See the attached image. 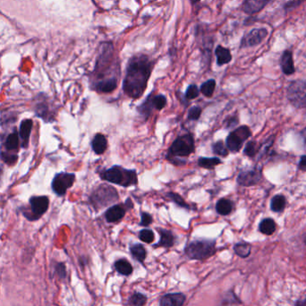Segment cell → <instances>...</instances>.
<instances>
[{
    "label": "cell",
    "instance_id": "obj_1",
    "mask_svg": "<svg viewBox=\"0 0 306 306\" xmlns=\"http://www.w3.org/2000/svg\"><path fill=\"white\" fill-rule=\"evenodd\" d=\"M153 66V61L145 54H138L129 59L123 83V91L128 97L139 99L143 95Z\"/></svg>",
    "mask_w": 306,
    "mask_h": 306
},
{
    "label": "cell",
    "instance_id": "obj_2",
    "mask_svg": "<svg viewBox=\"0 0 306 306\" xmlns=\"http://www.w3.org/2000/svg\"><path fill=\"white\" fill-rule=\"evenodd\" d=\"M112 71L119 72V65L115 56V48L111 42H103L99 48L95 68L93 70V77L96 81L95 83L104 80L117 78L110 76V73Z\"/></svg>",
    "mask_w": 306,
    "mask_h": 306
},
{
    "label": "cell",
    "instance_id": "obj_3",
    "mask_svg": "<svg viewBox=\"0 0 306 306\" xmlns=\"http://www.w3.org/2000/svg\"><path fill=\"white\" fill-rule=\"evenodd\" d=\"M100 178L107 182L123 187L136 186L138 183L137 172L134 169H127L120 166H113L100 173Z\"/></svg>",
    "mask_w": 306,
    "mask_h": 306
},
{
    "label": "cell",
    "instance_id": "obj_4",
    "mask_svg": "<svg viewBox=\"0 0 306 306\" xmlns=\"http://www.w3.org/2000/svg\"><path fill=\"white\" fill-rule=\"evenodd\" d=\"M21 148V141L16 129L7 134L0 145V159L7 165H14L18 158V152Z\"/></svg>",
    "mask_w": 306,
    "mask_h": 306
},
{
    "label": "cell",
    "instance_id": "obj_5",
    "mask_svg": "<svg viewBox=\"0 0 306 306\" xmlns=\"http://www.w3.org/2000/svg\"><path fill=\"white\" fill-rule=\"evenodd\" d=\"M194 139L191 134H184L176 138L169 148L167 158L176 165L177 158L188 157L194 152Z\"/></svg>",
    "mask_w": 306,
    "mask_h": 306
},
{
    "label": "cell",
    "instance_id": "obj_6",
    "mask_svg": "<svg viewBox=\"0 0 306 306\" xmlns=\"http://www.w3.org/2000/svg\"><path fill=\"white\" fill-rule=\"evenodd\" d=\"M117 200L118 193L117 190L105 184L100 185L89 196V202L96 210L109 206L111 203H116Z\"/></svg>",
    "mask_w": 306,
    "mask_h": 306
},
{
    "label": "cell",
    "instance_id": "obj_7",
    "mask_svg": "<svg viewBox=\"0 0 306 306\" xmlns=\"http://www.w3.org/2000/svg\"><path fill=\"white\" fill-rule=\"evenodd\" d=\"M185 253L192 260H205L216 253L215 241L195 240L187 244Z\"/></svg>",
    "mask_w": 306,
    "mask_h": 306
},
{
    "label": "cell",
    "instance_id": "obj_8",
    "mask_svg": "<svg viewBox=\"0 0 306 306\" xmlns=\"http://www.w3.org/2000/svg\"><path fill=\"white\" fill-rule=\"evenodd\" d=\"M49 207V199L46 195L31 196L29 199V207L21 208V212L30 221L38 220L44 215Z\"/></svg>",
    "mask_w": 306,
    "mask_h": 306
},
{
    "label": "cell",
    "instance_id": "obj_9",
    "mask_svg": "<svg viewBox=\"0 0 306 306\" xmlns=\"http://www.w3.org/2000/svg\"><path fill=\"white\" fill-rule=\"evenodd\" d=\"M289 101L297 109H303L306 105V83L296 80L289 84L286 89Z\"/></svg>",
    "mask_w": 306,
    "mask_h": 306
},
{
    "label": "cell",
    "instance_id": "obj_10",
    "mask_svg": "<svg viewBox=\"0 0 306 306\" xmlns=\"http://www.w3.org/2000/svg\"><path fill=\"white\" fill-rule=\"evenodd\" d=\"M251 130L246 125H243L231 132L226 140L227 150L235 153L239 152L244 141L251 136Z\"/></svg>",
    "mask_w": 306,
    "mask_h": 306
},
{
    "label": "cell",
    "instance_id": "obj_11",
    "mask_svg": "<svg viewBox=\"0 0 306 306\" xmlns=\"http://www.w3.org/2000/svg\"><path fill=\"white\" fill-rule=\"evenodd\" d=\"M75 181H76V175L74 173H58L56 174L54 178L52 180V190L57 195L64 196L67 192V190L74 186Z\"/></svg>",
    "mask_w": 306,
    "mask_h": 306
},
{
    "label": "cell",
    "instance_id": "obj_12",
    "mask_svg": "<svg viewBox=\"0 0 306 306\" xmlns=\"http://www.w3.org/2000/svg\"><path fill=\"white\" fill-rule=\"evenodd\" d=\"M268 35V29L255 28L244 35L241 40L240 48H246L261 44Z\"/></svg>",
    "mask_w": 306,
    "mask_h": 306
},
{
    "label": "cell",
    "instance_id": "obj_13",
    "mask_svg": "<svg viewBox=\"0 0 306 306\" xmlns=\"http://www.w3.org/2000/svg\"><path fill=\"white\" fill-rule=\"evenodd\" d=\"M261 177H262L261 172L257 169H254V170H247V171L241 172L238 175L237 181H238V185L249 187V186H255L256 184H258L259 181L261 180Z\"/></svg>",
    "mask_w": 306,
    "mask_h": 306
},
{
    "label": "cell",
    "instance_id": "obj_14",
    "mask_svg": "<svg viewBox=\"0 0 306 306\" xmlns=\"http://www.w3.org/2000/svg\"><path fill=\"white\" fill-rule=\"evenodd\" d=\"M274 1L275 0H244L242 9L245 14L253 15V14H258L268 5Z\"/></svg>",
    "mask_w": 306,
    "mask_h": 306
},
{
    "label": "cell",
    "instance_id": "obj_15",
    "mask_svg": "<svg viewBox=\"0 0 306 306\" xmlns=\"http://www.w3.org/2000/svg\"><path fill=\"white\" fill-rule=\"evenodd\" d=\"M32 127H33V122L31 119H24L22 121L18 130V134L21 141V148H28Z\"/></svg>",
    "mask_w": 306,
    "mask_h": 306
},
{
    "label": "cell",
    "instance_id": "obj_16",
    "mask_svg": "<svg viewBox=\"0 0 306 306\" xmlns=\"http://www.w3.org/2000/svg\"><path fill=\"white\" fill-rule=\"evenodd\" d=\"M280 67L285 76H291L296 72L295 63L291 50H285L280 58Z\"/></svg>",
    "mask_w": 306,
    "mask_h": 306
},
{
    "label": "cell",
    "instance_id": "obj_17",
    "mask_svg": "<svg viewBox=\"0 0 306 306\" xmlns=\"http://www.w3.org/2000/svg\"><path fill=\"white\" fill-rule=\"evenodd\" d=\"M127 213V209L121 205H114L105 212V218L109 223H115L122 220Z\"/></svg>",
    "mask_w": 306,
    "mask_h": 306
},
{
    "label": "cell",
    "instance_id": "obj_18",
    "mask_svg": "<svg viewBox=\"0 0 306 306\" xmlns=\"http://www.w3.org/2000/svg\"><path fill=\"white\" fill-rule=\"evenodd\" d=\"M185 302L186 296L183 294H169L160 299V306H183Z\"/></svg>",
    "mask_w": 306,
    "mask_h": 306
},
{
    "label": "cell",
    "instance_id": "obj_19",
    "mask_svg": "<svg viewBox=\"0 0 306 306\" xmlns=\"http://www.w3.org/2000/svg\"><path fill=\"white\" fill-rule=\"evenodd\" d=\"M158 230L160 235V240L158 244H155V247H172L175 244V237L172 232L164 228H158Z\"/></svg>",
    "mask_w": 306,
    "mask_h": 306
},
{
    "label": "cell",
    "instance_id": "obj_20",
    "mask_svg": "<svg viewBox=\"0 0 306 306\" xmlns=\"http://www.w3.org/2000/svg\"><path fill=\"white\" fill-rule=\"evenodd\" d=\"M117 84H118V78L104 80L95 83L94 89H96L97 92L100 93H110L117 89Z\"/></svg>",
    "mask_w": 306,
    "mask_h": 306
},
{
    "label": "cell",
    "instance_id": "obj_21",
    "mask_svg": "<svg viewBox=\"0 0 306 306\" xmlns=\"http://www.w3.org/2000/svg\"><path fill=\"white\" fill-rule=\"evenodd\" d=\"M92 147H93V152L97 155H102L104 152L107 151V138L105 135L101 134H98L93 138L92 141Z\"/></svg>",
    "mask_w": 306,
    "mask_h": 306
},
{
    "label": "cell",
    "instance_id": "obj_22",
    "mask_svg": "<svg viewBox=\"0 0 306 306\" xmlns=\"http://www.w3.org/2000/svg\"><path fill=\"white\" fill-rule=\"evenodd\" d=\"M34 111L36 116L43 119L45 122H52V121L54 120L53 119V115L50 112L47 102H44V101L39 102L36 107H35Z\"/></svg>",
    "mask_w": 306,
    "mask_h": 306
},
{
    "label": "cell",
    "instance_id": "obj_23",
    "mask_svg": "<svg viewBox=\"0 0 306 306\" xmlns=\"http://www.w3.org/2000/svg\"><path fill=\"white\" fill-rule=\"evenodd\" d=\"M215 55L217 57L218 66H224L226 64L231 62L232 55L228 48H224L222 46H218L215 50Z\"/></svg>",
    "mask_w": 306,
    "mask_h": 306
},
{
    "label": "cell",
    "instance_id": "obj_24",
    "mask_svg": "<svg viewBox=\"0 0 306 306\" xmlns=\"http://www.w3.org/2000/svg\"><path fill=\"white\" fill-rule=\"evenodd\" d=\"M234 209V204L228 199H220L216 204V210L221 216H227L232 212Z\"/></svg>",
    "mask_w": 306,
    "mask_h": 306
},
{
    "label": "cell",
    "instance_id": "obj_25",
    "mask_svg": "<svg viewBox=\"0 0 306 306\" xmlns=\"http://www.w3.org/2000/svg\"><path fill=\"white\" fill-rule=\"evenodd\" d=\"M276 228H277V226H276L275 221L272 219H264L259 225V230L266 236L274 234Z\"/></svg>",
    "mask_w": 306,
    "mask_h": 306
},
{
    "label": "cell",
    "instance_id": "obj_26",
    "mask_svg": "<svg viewBox=\"0 0 306 306\" xmlns=\"http://www.w3.org/2000/svg\"><path fill=\"white\" fill-rule=\"evenodd\" d=\"M285 203L286 201L285 197L281 194H277L272 199L271 209L274 212H282L283 210H285Z\"/></svg>",
    "mask_w": 306,
    "mask_h": 306
},
{
    "label": "cell",
    "instance_id": "obj_27",
    "mask_svg": "<svg viewBox=\"0 0 306 306\" xmlns=\"http://www.w3.org/2000/svg\"><path fill=\"white\" fill-rule=\"evenodd\" d=\"M153 104H152V95H149L148 98L145 100V102L141 104L140 107H138V112L141 114L142 117L148 118L152 115L153 110Z\"/></svg>",
    "mask_w": 306,
    "mask_h": 306
},
{
    "label": "cell",
    "instance_id": "obj_28",
    "mask_svg": "<svg viewBox=\"0 0 306 306\" xmlns=\"http://www.w3.org/2000/svg\"><path fill=\"white\" fill-rule=\"evenodd\" d=\"M235 253L241 258H247L251 255V245L245 242L238 243L234 246Z\"/></svg>",
    "mask_w": 306,
    "mask_h": 306
},
{
    "label": "cell",
    "instance_id": "obj_29",
    "mask_svg": "<svg viewBox=\"0 0 306 306\" xmlns=\"http://www.w3.org/2000/svg\"><path fill=\"white\" fill-rule=\"evenodd\" d=\"M222 161L219 158H205L201 157L198 159V165L203 169H213L216 166L221 164Z\"/></svg>",
    "mask_w": 306,
    "mask_h": 306
},
{
    "label": "cell",
    "instance_id": "obj_30",
    "mask_svg": "<svg viewBox=\"0 0 306 306\" xmlns=\"http://www.w3.org/2000/svg\"><path fill=\"white\" fill-rule=\"evenodd\" d=\"M115 267H116L117 272H119L122 275L129 276L133 272V267L130 264V262L127 261V260H124V259H121V260H118L117 262H116Z\"/></svg>",
    "mask_w": 306,
    "mask_h": 306
},
{
    "label": "cell",
    "instance_id": "obj_31",
    "mask_svg": "<svg viewBox=\"0 0 306 306\" xmlns=\"http://www.w3.org/2000/svg\"><path fill=\"white\" fill-rule=\"evenodd\" d=\"M130 251H131L132 255L134 256V258L137 260L138 262H143V261L146 259L147 253H146L145 248L141 244H136L132 245Z\"/></svg>",
    "mask_w": 306,
    "mask_h": 306
},
{
    "label": "cell",
    "instance_id": "obj_32",
    "mask_svg": "<svg viewBox=\"0 0 306 306\" xmlns=\"http://www.w3.org/2000/svg\"><path fill=\"white\" fill-rule=\"evenodd\" d=\"M215 88H216V82H215V80H208L207 82L202 84L200 92L203 93L204 96L210 98V97L213 96Z\"/></svg>",
    "mask_w": 306,
    "mask_h": 306
},
{
    "label": "cell",
    "instance_id": "obj_33",
    "mask_svg": "<svg viewBox=\"0 0 306 306\" xmlns=\"http://www.w3.org/2000/svg\"><path fill=\"white\" fill-rule=\"evenodd\" d=\"M167 197L169 199L171 200L173 203H175L177 206L186 209V210H190L189 204H187L186 201L184 200V198H182V196H180L178 193L170 192V193H167Z\"/></svg>",
    "mask_w": 306,
    "mask_h": 306
},
{
    "label": "cell",
    "instance_id": "obj_34",
    "mask_svg": "<svg viewBox=\"0 0 306 306\" xmlns=\"http://www.w3.org/2000/svg\"><path fill=\"white\" fill-rule=\"evenodd\" d=\"M152 104L154 110H162L167 105V98L161 94L152 96Z\"/></svg>",
    "mask_w": 306,
    "mask_h": 306
},
{
    "label": "cell",
    "instance_id": "obj_35",
    "mask_svg": "<svg viewBox=\"0 0 306 306\" xmlns=\"http://www.w3.org/2000/svg\"><path fill=\"white\" fill-rule=\"evenodd\" d=\"M212 151H213V153H215V154L222 156V157H226L228 155V150H227V146L224 145L222 141L215 142L213 146H212Z\"/></svg>",
    "mask_w": 306,
    "mask_h": 306
},
{
    "label": "cell",
    "instance_id": "obj_36",
    "mask_svg": "<svg viewBox=\"0 0 306 306\" xmlns=\"http://www.w3.org/2000/svg\"><path fill=\"white\" fill-rule=\"evenodd\" d=\"M147 298L141 293H134L130 298V303L133 306H143L146 303Z\"/></svg>",
    "mask_w": 306,
    "mask_h": 306
},
{
    "label": "cell",
    "instance_id": "obj_37",
    "mask_svg": "<svg viewBox=\"0 0 306 306\" xmlns=\"http://www.w3.org/2000/svg\"><path fill=\"white\" fill-rule=\"evenodd\" d=\"M139 238H140L142 242H145V243L151 244V243H152V242L154 241V233H153L151 229L145 228V229H142V230L140 231V233H139Z\"/></svg>",
    "mask_w": 306,
    "mask_h": 306
},
{
    "label": "cell",
    "instance_id": "obj_38",
    "mask_svg": "<svg viewBox=\"0 0 306 306\" xmlns=\"http://www.w3.org/2000/svg\"><path fill=\"white\" fill-rule=\"evenodd\" d=\"M199 93L200 89L197 85L191 84L186 89L185 97H186V100H194V99H196L197 97L199 96Z\"/></svg>",
    "mask_w": 306,
    "mask_h": 306
},
{
    "label": "cell",
    "instance_id": "obj_39",
    "mask_svg": "<svg viewBox=\"0 0 306 306\" xmlns=\"http://www.w3.org/2000/svg\"><path fill=\"white\" fill-rule=\"evenodd\" d=\"M257 152H258V147L255 141H249L247 145H245L244 150V155H246L248 157H255Z\"/></svg>",
    "mask_w": 306,
    "mask_h": 306
},
{
    "label": "cell",
    "instance_id": "obj_40",
    "mask_svg": "<svg viewBox=\"0 0 306 306\" xmlns=\"http://www.w3.org/2000/svg\"><path fill=\"white\" fill-rule=\"evenodd\" d=\"M202 115V107H192L188 111V119L191 121H196L199 119L200 117Z\"/></svg>",
    "mask_w": 306,
    "mask_h": 306
},
{
    "label": "cell",
    "instance_id": "obj_41",
    "mask_svg": "<svg viewBox=\"0 0 306 306\" xmlns=\"http://www.w3.org/2000/svg\"><path fill=\"white\" fill-rule=\"evenodd\" d=\"M153 219H152L151 214L147 213V212H141V222L140 225L142 227H148L152 223Z\"/></svg>",
    "mask_w": 306,
    "mask_h": 306
},
{
    "label": "cell",
    "instance_id": "obj_42",
    "mask_svg": "<svg viewBox=\"0 0 306 306\" xmlns=\"http://www.w3.org/2000/svg\"><path fill=\"white\" fill-rule=\"evenodd\" d=\"M303 1L304 0H291V1H289L287 3L284 5V8H285V10H292L294 8L301 6Z\"/></svg>",
    "mask_w": 306,
    "mask_h": 306
},
{
    "label": "cell",
    "instance_id": "obj_43",
    "mask_svg": "<svg viewBox=\"0 0 306 306\" xmlns=\"http://www.w3.org/2000/svg\"><path fill=\"white\" fill-rule=\"evenodd\" d=\"M298 169L303 171H306V155H303L300 158V161L298 163Z\"/></svg>",
    "mask_w": 306,
    "mask_h": 306
},
{
    "label": "cell",
    "instance_id": "obj_44",
    "mask_svg": "<svg viewBox=\"0 0 306 306\" xmlns=\"http://www.w3.org/2000/svg\"><path fill=\"white\" fill-rule=\"evenodd\" d=\"M301 137L303 139V147L306 151V128L301 131Z\"/></svg>",
    "mask_w": 306,
    "mask_h": 306
},
{
    "label": "cell",
    "instance_id": "obj_45",
    "mask_svg": "<svg viewBox=\"0 0 306 306\" xmlns=\"http://www.w3.org/2000/svg\"><path fill=\"white\" fill-rule=\"evenodd\" d=\"M3 173H4L3 166H2V164H1V163H0V180H1V178H2V176H3Z\"/></svg>",
    "mask_w": 306,
    "mask_h": 306
},
{
    "label": "cell",
    "instance_id": "obj_46",
    "mask_svg": "<svg viewBox=\"0 0 306 306\" xmlns=\"http://www.w3.org/2000/svg\"><path fill=\"white\" fill-rule=\"evenodd\" d=\"M300 306H306V297L303 301L300 302Z\"/></svg>",
    "mask_w": 306,
    "mask_h": 306
},
{
    "label": "cell",
    "instance_id": "obj_47",
    "mask_svg": "<svg viewBox=\"0 0 306 306\" xmlns=\"http://www.w3.org/2000/svg\"><path fill=\"white\" fill-rule=\"evenodd\" d=\"M198 1H200V0H192V2H193V3H196V2H198Z\"/></svg>",
    "mask_w": 306,
    "mask_h": 306
},
{
    "label": "cell",
    "instance_id": "obj_48",
    "mask_svg": "<svg viewBox=\"0 0 306 306\" xmlns=\"http://www.w3.org/2000/svg\"><path fill=\"white\" fill-rule=\"evenodd\" d=\"M304 243L306 244V234L305 236H304Z\"/></svg>",
    "mask_w": 306,
    "mask_h": 306
},
{
    "label": "cell",
    "instance_id": "obj_49",
    "mask_svg": "<svg viewBox=\"0 0 306 306\" xmlns=\"http://www.w3.org/2000/svg\"><path fill=\"white\" fill-rule=\"evenodd\" d=\"M303 109H305V110H306V105H305V106H304V107H303Z\"/></svg>",
    "mask_w": 306,
    "mask_h": 306
}]
</instances>
